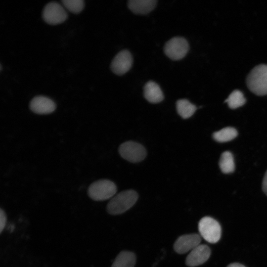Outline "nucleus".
Listing matches in <instances>:
<instances>
[{
  "label": "nucleus",
  "instance_id": "1",
  "mask_svg": "<svg viewBox=\"0 0 267 267\" xmlns=\"http://www.w3.org/2000/svg\"><path fill=\"white\" fill-rule=\"evenodd\" d=\"M137 198V193L134 190L122 191L111 199L107 205V211L112 215L122 214L131 208Z\"/></svg>",
  "mask_w": 267,
  "mask_h": 267
},
{
  "label": "nucleus",
  "instance_id": "2",
  "mask_svg": "<svg viewBox=\"0 0 267 267\" xmlns=\"http://www.w3.org/2000/svg\"><path fill=\"white\" fill-rule=\"evenodd\" d=\"M246 84L254 94L259 96L267 94V65L255 66L248 74Z\"/></svg>",
  "mask_w": 267,
  "mask_h": 267
},
{
  "label": "nucleus",
  "instance_id": "3",
  "mask_svg": "<svg viewBox=\"0 0 267 267\" xmlns=\"http://www.w3.org/2000/svg\"><path fill=\"white\" fill-rule=\"evenodd\" d=\"M117 192L115 184L108 179H100L89 186L88 194L94 201H103L112 198Z\"/></svg>",
  "mask_w": 267,
  "mask_h": 267
},
{
  "label": "nucleus",
  "instance_id": "4",
  "mask_svg": "<svg viewBox=\"0 0 267 267\" xmlns=\"http://www.w3.org/2000/svg\"><path fill=\"white\" fill-rule=\"evenodd\" d=\"M201 236L207 242L215 243L221 236V227L220 223L210 217H204L198 223Z\"/></svg>",
  "mask_w": 267,
  "mask_h": 267
},
{
  "label": "nucleus",
  "instance_id": "5",
  "mask_svg": "<svg viewBox=\"0 0 267 267\" xmlns=\"http://www.w3.org/2000/svg\"><path fill=\"white\" fill-rule=\"evenodd\" d=\"M42 17L49 25H57L64 22L68 14L64 7L56 1L47 3L43 9Z\"/></svg>",
  "mask_w": 267,
  "mask_h": 267
},
{
  "label": "nucleus",
  "instance_id": "6",
  "mask_svg": "<svg viewBox=\"0 0 267 267\" xmlns=\"http://www.w3.org/2000/svg\"><path fill=\"white\" fill-rule=\"evenodd\" d=\"M189 50L188 43L182 37H174L165 44L164 50L165 54L170 59L178 60L183 58Z\"/></svg>",
  "mask_w": 267,
  "mask_h": 267
},
{
  "label": "nucleus",
  "instance_id": "7",
  "mask_svg": "<svg viewBox=\"0 0 267 267\" xmlns=\"http://www.w3.org/2000/svg\"><path fill=\"white\" fill-rule=\"evenodd\" d=\"M119 152L122 158L133 163L140 162L146 156L145 148L141 144L133 141L121 144L119 148Z\"/></svg>",
  "mask_w": 267,
  "mask_h": 267
},
{
  "label": "nucleus",
  "instance_id": "8",
  "mask_svg": "<svg viewBox=\"0 0 267 267\" xmlns=\"http://www.w3.org/2000/svg\"><path fill=\"white\" fill-rule=\"evenodd\" d=\"M133 57L127 50L120 51L113 58L111 64L112 72L118 75L127 73L132 67Z\"/></svg>",
  "mask_w": 267,
  "mask_h": 267
},
{
  "label": "nucleus",
  "instance_id": "9",
  "mask_svg": "<svg viewBox=\"0 0 267 267\" xmlns=\"http://www.w3.org/2000/svg\"><path fill=\"white\" fill-rule=\"evenodd\" d=\"M201 236L193 233L184 234L179 236L174 245L175 251L178 254H184L191 251L195 247L200 244Z\"/></svg>",
  "mask_w": 267,
  "mask_h": 267
},
{
  "label": "nucleus",
  "instance_id": "10",
  "mask_svg": "<svg viewBox=\"0 0 267 267\" xmlns=\"http://www.w3.org/2000/svg\"><path fill=\"white\" fill-rule=\"evenodd\" d=\"M211 255L209 247L205 244H199L188 255L186 258L185 264L190 267L200 266L206 262Z\"/></svg>",
  "mask_w": 267,
  "mask_h": 267
},
{
  "label": "nucleus",
  "instance_id": "11",
  "mask_svg": "<svg viewBox=\"0 0 267 267\" xmlns=\"http://www.w3.org/2000/svg\"><path fill=\"white\" fill-rule=\"evenodd\" d=\"M30 110L38 114H48L56 109L55 102L50 98L44 96H36L33 98L29 104Z\"/></svg>",
  "mask_w": 267,
  "mask_h": 267
},
{
  "label": "nucleus",
  "instance_id": "12",
  "mask_svg": "<svg viewBox=\"0 0 267 267\" xmlns=\"http://www.w3.org/2000/svg\"><path fill=\"white\" fill-rule=\"evenodd\" d=\"M143 91L145 98L150 103H159L164 99V95L160 87L153 81L147 82L144 86Z\"/></svg>",
  "mask_w": 267,
  "mask_h": 267
},
{
  "label": "nucleus",
  "instance_id": "13",
  "mask_svg": "<svg viewBox=\"0 0 267 267\" xmlns=\"http://www.w3.org/2000/svg\"><path fill=\"white\" fill-rule=\"evenodd\" d=\"M157 2L156 0H130L128 5L134 13L144 14L153 10Z\"/></svg>",
  "mask_w": 267,
  "mask_h": 267
},
{
  "label": "nucleus",
  "instance_id": "14",
  "mask_svg": "<svg viewBox=\"0 0 267 267\" xmlns=\"http://www.w3.org/2000/svg\"><path fill=\"white\" fill-rule=\"evenodd\" d=\"M135 255L130 251H122L116 257L111 267H134Z\"/></svg>",
  "mask_w": 267,
  "mask_h": 267
},
{
  "label": "nucleus",
  "instance_id": "15",
  "mask_svg": "<svg viewBox=\"0 0 267 267\" xmlns=\"http://www.w3.org/2000/svg\"><path fill=\"white\" fill-rule=\"evenodd\" d=\"M176 108L178 113L183 119H187L192 116L196 110V107L185 99L178 100Z\"/></svg>",
  "mask_w": 267,
  "mask_h": 267
},
{
  "label": "nucleus",
  "instance_id": "16",
  "mask_svg": "<svg viewBox=\"0 0 267 267\" xmlns=\"http://www.w3.org/2000/svg\"><path fill=\"white\" fill-rule=\"evenodd\" d=\"M219 166L221 171L224 174L234 172L235 164L232 153L229 151L223 152L219 161Z\"/></svg>",
  "mask_w": 267,
  "mask_h": 267
},
{
  "label": "nucleus",
  "instance_id": "17",
  "mask_svg": "<svg viewBox=\"0 0 267 267\" xmlns=\"http://www.w3.org/2000/svg\"><path fill=\"white\" fill-rule=\"evenodd\" d=\"M237 132L235 128L226 127L215 132L213 134V137L218 142H225L233 139L237 136Z\"/></svg>",
  "mask_w": 267,
  "mask_h": 267
},
{
  "label": "nucleus",
  "instance_id": "18",
  "mask_svg": "<svg viewBox=\"0 0 267 267\" xmlns=\"http://www.w3.org/2000/svg\"><path fill=\"white\" fill-rule=\"evenodd\" d=\"M225 102L230 108L233 109L243 106L246 102V99L241 91L236 89L229 94Z\"/></svg>",
  "mask_w": 267,
  "mask_h": 267
},
{
  "label": "nucleus",
  "instance_id": "19",
  "mask_svg": "<svg viewBox=\"0 0 267 267\" xmlns=\"http://www.w3.org/2000/svg\"><path fill=\"white\" fill-rule=\"evenodd\" d=\"M61 2L68 11L75 14L80 13L85 5L83 0H62Z\"/></svg>",
  "mask_w": 267,
  "mask_h": 267
},
{
  "label": "nucleus",
  "instance_id": "20",
  "mask_svg": "<svg viewBox=\"0 0 267 267\" xmlns=\"http://www.w3.org/2000/svg\"><path fill=\"white\" fill-rule=\"evenodd\" d=\"M7 220V217L5 212L2 209H0V232L1 233L4 228Z\"/></svg>",
  "mask_w": 267,
  "mask_h": 267
},
{
  "label": "nucleus",
  "instance_id": "21",
  "mask_svg": "<svg viewBox=\"0 0 267 267\" xmlns=\"http://www.w3.org/2000/svg\"><path fill=\"white\" fill-rule=\"evenodd\" d=\"M262 189L264 192L267 196V170L265 174V176L263 180Z\"/></svg>",
  "mask_w": 267,
  "mask_h": 267
},
{
  "label": "nucleus",
  "instance_id": "22",
  "mask_svg": "<svg viewBox=\"0 0 267 267\" xmlns=\"http://www.w3.org/2000/svg\"><path fill=\"white\" fill-rule=\"evenodd\" d=\"M227 267H246L239 263H232L229 265Z\"/></svg>",
  "mask_w": 267,
  "mask_h": 267
}]
</instances>
